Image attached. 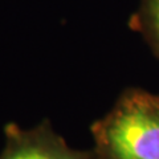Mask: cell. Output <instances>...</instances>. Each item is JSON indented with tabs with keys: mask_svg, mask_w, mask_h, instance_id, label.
Returning a JSON list of instances; mask_svg holds the SVG:
<instances>
[{
	"mask_svg": "<svg viewBox=\"0 0 159 159\" xmlns=\"http://www.w3.org/2000/svg\"><path fill=\"white\" fill-rule=\"evenodd\" d=\"M90 133L97 159H159V94L126 89Z\"/></svg>",
	"mask_w": 159,
	"mask_h": 159,
	"instance_id": "obj_1",
	"label": "cell"
},
{
	"mask_svg": "<svg viewBox=\"0 0 159 159\" xmlns=\"http://www.w3.org/2000/svg\"><path fill=\"white\" fill-rule=\"evenodd\" d=\"M4 138L0 159H97L93 148L77 150L69 146L48 119L31 129L7 123Z\"/></svg>",
	"mask_w": 159,
	"mask_h": 159,
	"instance_id": "obj_2",
	"label": "cell"
},
{
	"mask_svg": "<svg viewBox=\"0 0 159 159\" xmlns=\"http://www.w3.org/2000/svg\"><path fill=\"white\" fill-rule=\"evenodd\" d=\"M133 31L142 34L151 52L159 60V0H141L129 20Z\"/></svg>",
	"mask_w": 159,
	"mask_h": 159,
	"instance_id": "obj_3",
	"label": "cell"
}]
</instances>
